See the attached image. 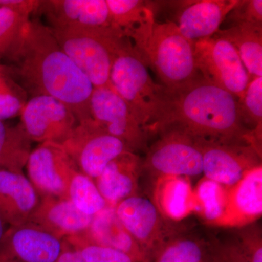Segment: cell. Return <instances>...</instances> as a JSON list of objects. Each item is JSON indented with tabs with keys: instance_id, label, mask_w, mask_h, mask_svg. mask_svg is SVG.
I'll return each instance as SVG.
<instances>
[{
	"instance_id": "cell-10",
	"label": "cell",
	"mask_w": 262,
	"mask_h": 262,
	"mask_svg": "<svg viewBox=\"0 0 262 262\" xmlns=\"http://www.w3.org/2000/svg\"><path fill=\"white\" fill-rule=\"evenodd\" d=\"M91 117L106 132L121 140L133 152L148 149L149 134L125 100L111 87L94 88Z\"/></svg>"
},
{
	"instance_id": "cell-21",
	"label": "cell",
	"mask_w": 262,
	"mask_h": 262,
	"mask_svg": "<svg viewBox=\"0 0 262 262\" xmlns=\"http://www.w3.org/2000/svg\"><path fill=\"white\" fill-rule=\"evenodd\" d=\"M73 237L118 250L127 253L136 262H151L122 225L113 207H108L95 215L87 230Z\"/></svg>"
},
{
	"instance_id": "cell-12",
	"label": "cell",
	"mask_w": 262,
	"mask_h": 262,
	"mask_svg": "<svg viewBox=\"0 0 262 262\" xmlns=\"http://www.w3.org/2000/svg\"><path fill=\"white\" fill-rule=\"evenodd\" d=\"M21 125L32 141L62 144L78 124L64 103L48 96H32L20 114Z\"/></svg>"
},
{
	"instance_id": "cell-25",
	"label": "cell",
	"mask_w": 262,
	"mask_h": 262,
	"mask_svg": "<svg viewBox=\"0 0 262 262\" xmlns=\"http://www.w3.org/2000/svg\"><path fill=\"white\" fill-rule=\"evenodd\" d=\"M153 260L155 262H213L208 244L183 233L163 245Z\"/></svg>"
},
{
	"instance_id": "cell-32",
	"label": "cell",
	"mask_w": 262,
	"mask_h": 262,
	"mask_svg": "<svg viewBox=\"0 0 262 262\" xmlns=\"http://www.w3.org/2000/svg\"><path fill=\"white\" fill-rule=\"evenodd\" d=\"M80 253L84 262H136L127 253L72 237L64 239Z\"/></svg>"
},
{
	"instance_id": "cell-26",
	"label": "cell",
	"mask_w": 262,
	"mask_h": 262,
	"mask_svg": "<svg viewBox=\"0 0 262 262\" xmlns=\"http://www.w3.org/2000/svg\"><path fill=\"white\" fill-rule=\"evenodd\" d=\"M112 27L124 37L149 19L155 9L149 2L141 0H106Z\"/></svg>"
},
{
	"instance_id": "cell-8",
	"label": "cell",
	"mask_w": 262,
	"mask_h": 262,
	"mask_svg": "<svg viewBox=\"0 0 262 262\" xmlns=\"http://www.w3.org/2000/svg\"><path fill=\"white\" fill-rule=\"evenodd\" d=\"M196 70L203 78L239 99L250 81L238 53L225 38L213 37L194 43Z\"/></svg>"
},
{
	"instance_id": "cell-19",
	"label": "cell",
	"mask_w": 262,
	"mask_h": 262,
	"mask_svg": "<svg viewBox=\"0 0 262 262\" xmlns=\"http://www.w3.org/2000/svg\"><path fill=\"white\" fill-rule=\"evenodd\" d=\"M239 1L201 0L184 2L176 23L184 37L194 43L213 37Z\"/></svg>"
},
{
	"instance_id": "cell-9",
	"label": "cell",
	"mask_w": 262,
	"mask_h": 262,
	"mask_svg": "<svg viewBox=\"0 0 262 262\" xmlns=\"http://www.w3.org/2000/svg\"><path fill=\"white\" fill-rule=\"evenodd\" d=\"M61 144L79 171L94 181L112 160L130 151L121 140L108 134L93 119L78 122Z\"/></svg>"
},
{
	"instance_id": "cell-16",
	"label": "cell",
	"mask_w": 262,
	"mask_h": 262,
	"mask_svg": "<svg viewBox=\"0 0 262 262\" xmlns=\"http://www.w3.org/2000/svg\"><path fill=\"white\" fill-rule=\"evenodd\" d=\"M262 215V166L250 170L237 184L227 187L225 209L213 226L239 228Z\"/></svg>"
},
{
	"instance_id": "cell-37",
	"label": "cell",
	"mask_w": 262,
	"mask_h": 262,
	"mask_svg": "<svg viewBox=\"0 0 262 262\" xmlns=\"http://www.w3.org/2000/svg\"><path fill=\"white\" fill-rule=\"evenodd\" d=\"M57 262H84L78 251L63 239V248Z\"/></svg>"
},
{
	"instance_id": "cell-1",
	"label": "cell",
	"mask_w": 262,
	"mask_h": 262,
	"mask_svg": "<svg viewBox=\"0 0 262 262\" xmlns=\"http://www.w3.org/2000/svg\"><path fill=\"white\" fill-rule=\"evenodd\" d=\"M7 58L14 63L11 70L27 94L56 98L78 122L92 119L94 87L60 47L49 27L30 19Z\"/></svg>"
},
{
	"instance_id": "cell-31",
	"label": "cell",
	"mask_w": 262,
	"mask_h": 262,
	"mask_svg": "<svg viewBox=\"0 0 262 262\" xmlns=\"http://www.w3.org/2000/svg\"><path fill=\"white\" fill-rule=\"evenodd\" d=\"M30 17L0 7V58L8 57L18 42Z\"/></svg>"
},
{
	"instance_id": "cell-11",
	"label": "cell",
	"mask_w": 262,
	"mask_h": 262,
	"mask_svg": "<svg viewBox=\"0 0 262 262\" xmlns=\"http://www.w3.org/2000/svg\"><path fill=\"white\" fill-rule=\"evenodd\" d=\"M29 179L40 198L69 200V188L79 171L61 144L45 142L32 149L26 165Z\"/></svg>"
},
{
	"instance_id": "cell-23",
	"label": "cell",
	"mask_w": 262,
	"mask_h": 262,
	"mask_svg": "<svg viewBox=\"0 0 262 262\" xmlns=\"http://www.w3.org/2000/svg\"><path fill=\"white\" fill-rule=\"evenodd\" d=\"M215 34L233 46L251 79L262 77V26L235 24Z\"/></svg>"
},
{
	"instance_id": "cell-2",
	"label": "cell",
	"mask_w": 262,
	"mask_h": 262,
	"mask_svg": "<svg viewBox=\"0 0 262 262\" xmlns=\"http://www.w3.org/2000/svg\"><path fill=\"white\" fill-rule=\"evenodd\" d=\"M168 130L199 141L244 143L261 154V140L243 123L237 98L200 74L173 89L165 87L163 108L151 135Z\"/></svg>"
},
{
	"instance_id": "cell-35",
	"label": "cell",
	"mask_w": 262,
	"mask_h": 262,
	"mask_svg": "<svg viewBox=\"0 0 262 262\" xmlns=\"http://www.w3.org/2000/svg\"><path fill=\"white\" fill-rule=\"evenodd\" d=\"M208 246L213 262H249L234 241H213Z\"/></svg>"
},
{
	"instance_id": "cell-29",
	"label": "cell",
	"mask_w": 262,
	"mask_h": 262,
	"mask_svg": "<svg viewBox=\"0 0 262 262\" xmlns=\"http://www.w3.org/2000/svg\"><path fill=\"white\" fill-rule=\"evenodd\" d=\"M27 102V91L17 82L11 68L0 64V120L20 115Z\"/></svg>"
},
{
	"instance_id": "cell-5",
	"label": "cell",
	"mask_w": 262,
	"mask_h": 262,
	"mask_svg": "<svg viewBox=\"0 0 262 262\" xmlns=\"http://www.w3.org/2000/svg\"><path fill=\"white\" fill-rule=\"evenodd\" d=\"M50 29L60 47L94 88L110 86L115 53L126 37L113 28Z\"/></svg>"
},
{
	"instance_id": "cell-24",
	"label": "cell",
	"mask_w": 262,
	"mask_h": 262,
	"mask_svg": "<svg viewBox=\"0 0 262 262\" xmlns=\"http://www.w3.org/2000/svg\"><path fill=\"white\" fill-rule=\"evenodd\" d=\"M32 142L21 123L10 126L0 120V168L24 173Z\"/></svg>"
},
{
	"instance_id": "cell-15",
	"label": "cell",
	"mask_w": 262,
	"mask_h": 262,
	"mask_svg": "<svg viewBox=\"0 0 262 262\" xmlns=\"http://www.w3.org/2000/svg\"><path fill=\"white\" fill-rule=\"evenodd\" d=\"M37 11L51 29L113 28L106 0H46Z\"/></svg>"
},
{
	"instance_id": "cell-38",
	"label": "cell",
	"mask_w": 262,
	"mask_h": 262,
	"mask_svg": "<svg viewBox=\"0 0 262 262\" xmlns=\"http://www.w3.org/2000/svg\"><path fill=\"white\" fill-rule=\"evenodd\" d=\"M6 225L0 217V246H1L2 242H3V237H4L5 232H6Z\"/></svg>"
},
{
	"instance_id": "cell-4",
	"label": "cell",
	"mask_w": 262,
	"mask_h": 262,
	"mask_svg": "<svg viewBox=\"0 0 262 262\" xmlns=\"http://www.w3.org/2000/svg\"><path fill=\"white\" fill-rule=\"evenodd\" d=\"M110 81V86L125 100L151 135L163 108L165 87L155 83L128 38L115 53Z\"/></svg>"
},
{
	"instance_id": "cell-36",
	"label": "cell",
	"mask_w": 262,
	"mask_h": 262,
	"mask_svg": "<svg viewBox=\"0 0 262 262\" xmlns=\"http://www.w3.org/2000/svg\"><path fill=\"white\" fill-rule=\"evenodd\" d=\"M41 1L38 0H0V7H6L29 17L37 13Z\"/></svg>"
},
{
	"instance_id": "cell-33",
	"label": "cell",
	"mask_w": 262,
	"mask_h": 262,
	"mask_svg": "<svg viewBox=\"0 0 262 262\" xmlns=\"http://www.w3.org/2000/svg\"><path fill=\"white\" fill-rule=\"evenodd\" d=\"M234 242L249 262H262L261 226L256 222L237 228Z\"/></svg>"
},
{
	"instance_id": "cell-14",
	"label": "cell",
	"mask_w": 262,
	"mask_h": 262,
	"mask_svg": "<svg viewBox=\"0 0 262 262\" xmlns=\"http://www.w3.org/2000/svg\"><path fill=\"white\" fill-rule=\"evenodd\" d=\"M63 241L31 223L9 227L0 246V262H57Z\"/></svg>"
},
{
	"instance_id": "cell-30",
	"label": "cell",
	"mask_w": 262,
	"mask_h": 262,
	"mask_svg": "<svg viewBox=\"0 0 262 262\" xmlns=\"http://www.w3.org/2000/svg\"><path fill=\"white\" fill-rule=\"evenodd\" d=\"M237 106L245 126L261 139L262 77L251 79L244 96L237 99Z\"/></svg>"
},
{
	"instance_id": "cell-17",
	"label": "cell",
	"mask_w": 262,
	"mask_h": 262,
	"mask_svg": "<svg viewBox=\"0 0 262 262\" xmlns=\"http://www.w3.org/2000/svg\"><path fill=\"white\" fill-rule=\"evenodd\" d=\"M39 201L40 196L24 173L0 168V217L8 227L28 223Z\"/></svg>"
},
{
	"instance_id": "cell-28",
	"label": "cell",
	"mask_w": 262,
	"mask_h": 262,
	"mask_svg": "<svg viewBox=\"0 0 262 262\" xmlns=\"http://www.w3.org/2000/svg\"><path fill=\"white\" fill-rule=\"evenodd\" d=\"M227 187L205 178L194 194V211L201 213L208 225L213 226L225 209Z\"/></svg>"
},
{
	"instance_id": "cell-3",
	"label": "cell",
	"mask_w": 262,
	"mask_h": 262,
	"mask_svg": "<svg viewBox=\"0 0 262 262\" xmlns=\"http://www.w3.org/2000/svg\"><path fill=\"white\" fill-rule=\"evenodd\" d=\"M125 37L166 89L186 83L199 75L194 43L183 36L175 22L159 23L153 17L127 33Z\"/></svg>"
},
{
	"instance_id": "cell-18",
	"label": "cell",
	"mask_w": 262,
	"mask_h": 262,
	"mask_svg": "<svg viewBox=\"0 0 262 262\" xmlns=\"http://www.w3.org/2000/svg\"><path fill=\"white\" fill-rule=\"evenodd\" d=\"M143 174V160L133 151H125L106 165L95 180L108 207L115 208L130 196L139 194Z\"/></svg>"
},
{
	"instance_id": "cell-20",
	"label": "cell",
	"mask_w": 262,
	"mask_h": 262,
	"mask_svg": "<svg viewBox=\"0 0 262 262\" xmlns=\"http://www.w3.org/2000/svg\"><path fill=\"white\" fill-rule=\"evenodd\" d=\"M93 217L79 211L70 200L42 198L28 223L63 241L85 232Z\"/></svg>"
},
{
	"instance_id": "cell-34",
	"label": "cell",
	"mask_w": 262,
	"mask_h": 262,
	"mask_svg": "<svg viewBox=\"0 0 262 262\" xmlns=\"http://www.w3.org/2000/svg\"><path fill=\"white\" fill-rule=\"evenodd\" d=\"M235 24H248L262 26L261 0L239 1L226 19Z\"/></svg>"
},
{
	"instance_id": "cell-13",
	"label": "cell",
	"mask_w": 262,
	"mask_h": 262,
	"mask_svg": "<svg viewBox=\"0 0 262 262\" xmlns=\"http://www.w3.org/2000/svg\"><path fill=\"white\" fill-rule=\"evenodd\" d=\"M199 142L203 151L205 178L223 187H232L250 170L261 165V153L250 144Z\"/></svg>"
},
{
	"instance_id": "cell-7",
	"label": "cell",
	"mask_w": 262,
	"mask_h": 262,
	"mask_svg": "<svg viewBox=\"0 0 262 262\" xmlns=\"http://www.w3.org/2000/svg\"><path fill=\"white\" fill-rule=\"evenodd\" d=\"M146 150L143 173L157 179L167 177H194L203 174V151L199 141L176 130L163 131Z\"/></svg>"
},
{
	"instance_id": "cell-6",
	"label": "cell",
	"mask_w": 262,
	"mask_h": 262,
	"mask_svg": "<svg viewBox=\"0 0 262 262\" xmlns=\"http://www.w3.org/2000/svg\"><path fill=\"white\" fill-rule=\"evenodd\" d=\"M115 210L117 218L150 261L163 245L182 233L146 196H130L118 203Z\"/></svg>"
},
{
	"instance_id": "cell-27",
	"label": "cell",
	"mask_w": 262,
	"mask_h": 262,
	"mask_svg": "<svg viewBox=\"0 0 262 262\" xmlns=\"http://www.w3.org/2000/svg\"><path fill=\"white\" fill-rule=\"evenodd\" d=\"M69 200L79 211L91 216L108 207L94 179L80 172H77L71 181Z\"/></svg>"
},
{
	"instance_id": "cell-22",
	"label": "cell",
	"mask_w": 262,
	"mask_h": 262,
	"mask_svg": "<svg viewBox=\"0 0 262 262\" xmlns=\"http://www.w3.org/2000/svg\"><path fill=\"white\" fill-rule=\"evenodd\" d=\"M186 177H167L157 179L155 205L164 216L179 221L194 211V194Z\"/></svg>"
}]
</instances>
